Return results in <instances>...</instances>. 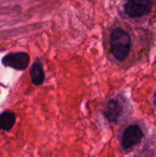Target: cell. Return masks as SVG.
<instances>
[{"instance_id":"cell-1","label":"cell","mask_w":156,"mask_h":157,"mask_svg":"<svg viewBox=\"0 0 156 157\" xmlns=\"http://www.w3.org/2000/svg\"><path fill=\"white\" fill-rule=\"evenodd\" d=\"M131 37L127 31L121 28H116L112 30L110 35L111 52L114 57L119 61H124L131 50Z\"/></svg>"},{"instance_id":"cell-2","label":"cell","mask_w":156,"mask_h":157,"mask_svg":"<svg viewBox=\"0 0 156 157\" xmlns=\"http://www.w3.org/2000/svg\"><path fill=\"white\" fill-rule=\"evenodd\" d=\"M144 137L143 129L137 124L129 125L122 132L120 139V145L124 151L131 150L139 144Z\"/></svg>"},{"instance_id":"cell-3","label":"cell","mask_w":156,"mask_h":157,"mask_svg":"<svg viewBox=\"0 0 156 157\" xmlns=\"http://www.w3.org/2000/svg\"><path fill=\"white\" fill-rule=\"evenodd\" d=\"M152 5L150 0H128L124 9L129 17L137 18L149 14L152 10Z\"/></svg>"},{"instance_id":"cell-4","label":"cell","mask_w":156,"mask_h":157,"mask_svg":"<svg viewBox=\"0 0 156 157\" xmlns=\"http://www.w3.org/2000/svg\"><path fill=\"white\" fill-rule=\"evenodd\" d=\"M124 115V106L118 98L109 99L103 109V116L111 124L118 123Z\"/></svg>"},{"instance_id":"cell-5","label":"cell","mask_w":156,"mask_h":157,"mask_svg":"<svg viewBox=\"0 0 156 157\" xmlns=\"http://www.w3.org/2000/svg\"><path fill=\"white\" fill-rule=\"evenodd\" d=\"M2 63L6 67H11L13 69L22 71L25 70L29 63V55L23 52L9 53L3 57Z\"/></svg>"},{"instance_id":"cell-6","label":"cell","mask_w":156,"mask_h":157,"mask_svg":"<svg viewBox=\"0 0 156 157\" xmlns=\"http://www.w3.org/2000/svg\"><path fill=\"white\" fill-rule=\"evenodd\" d=\"M29 74H30V77L34 85L40 86L43 84L45 80V74H44V70L40 60H37L32 64Z\"/></svg>"},{"instance_id":"cell-7","label":"cell","mask_w":156,"mask_h":157,"mask_svg":"<svg viewBox=\"0 0 156 157\" xmlns=\"http://www.w3.org/2000/svg\"><path fill=\"white\" fill-rule=\"evenodd\" d=\"M16 123V115L11 111H4L0 114V130L9 132Z\"/></svg>"},{"instance_id":"cell-8","label":"cell","mask_w":156,"mask_h":157,"mask_svg":"<svg viewBox=\"0 0 156 157\" xmlns=\"http://www.w3.org/2000/svg\"><path fill=\"white\" fill-rule=\"evenodd\" d=\"M153 103H154V106L155 107L156 109V92L154 94V96H153Z\"/></svg>"},{"instance_id":"cell-9","label":"cell","mask_w":156,"mask_h":157,"mask_svg":"<svg viewBox=\"0 0 156 157\" xmlns=\"http://www.w3.org/2000/svg\"><path fill=\"white\" fill-rule=\"evenodd\" d=\"M150 1H151L152 3H155L156 4V0H150Z\"/></svg>"}]
</instances>
